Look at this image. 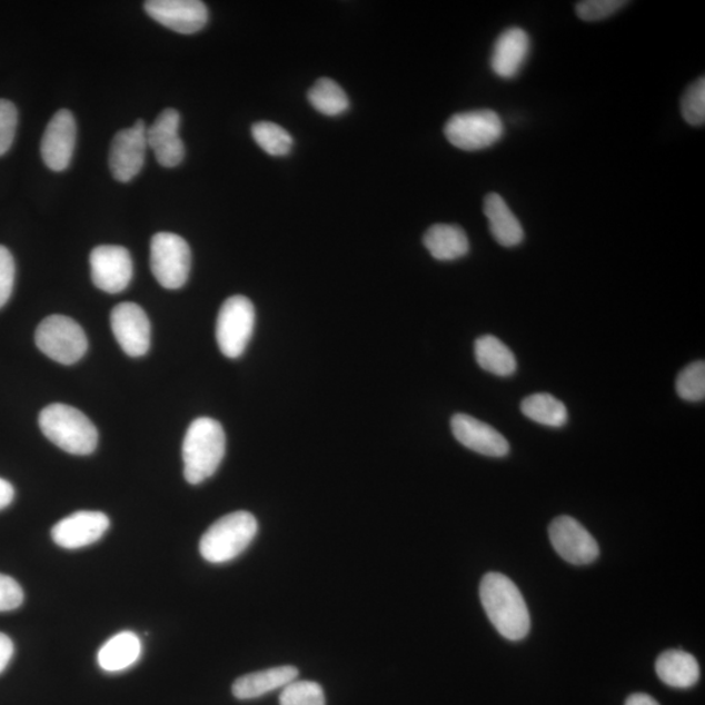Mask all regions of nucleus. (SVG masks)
Instances as JSON below:
<instances>
[{
	"label": "nucleus",
	"mask_w": 705,
	"mask_h": 705,
	"mask_svg": "<svg viewBox=\"0 0 705 705\" xmlns=\"http://www.w3.org/2000/svg\"><path fill=\"white\" fill-rule=\"evenodd\" d=\"M479 597L487 618L497 632L508 641L519 642L529 634L530 615L516 584L499 573L484 576Z\"/></svg>",
	"instance_id": "f257e3e1"
},
{
	"label": "nucleus",
	"mask_w": 705,
	"mask_h": 705,
	"mask_svg": "<svg viewBox=\"0 0 705 705\" xmlns=\"http://www.w3.org/2000/svg\"><path fill=\"white\" fill-rule=\"evenodd\" d=\"M227 451V437L214 418L195 419L183 439L182 455L187 483L199 485L219 469Z\"/></svg>",
	"instance_id": "f03ea898"
},
{
	"label": "nucleus",
	"mask_w": 705,
	"mask_h": 705,
	"mask_svg": "<svg viewBox=\"0 0 705 705\" xmlns=\"http://www.w3.org/2000/svg\"><path fill=\"white\" fill-rule=\"evenodd\" d=\"M39 424L44 437L71 455H91L99 445V431L91 419L70 405H49Z\"/></svg>",
	"instance_id": "7ed1b4c3"
},
{
	"label": "nucleus",
	"mask_w": 705,
	"mask_h": 705,
	"mask_svg": "<svg viewBox=\"0 0 705 705\" xmlns=\"http://www.w3.org/2000/svg\"><path fill=\"white\" fill-rule=\"evenodd\" d=\"M258 534V522L247 512L221 517L202 535L199 544L201 557L209 564H227L241 555Z\"/></svg>",
	"instance_id": "20e7f679"
},
{
	"label": "nucleus",
	"mask_w": 705,
	"mask_h": 705,
	"mask_svg": "<svg viewBox=\"0 0 705 705\" xmlns=\"http://www.w3.org/2000/svg\"><path fill=\"white\" fill-rule=\"evenodd\" d=\"M36 345L58 364L73 365L85 357L88 339L77 321L63 315L44 318L36 331Z\"/></svg>",
	"instance_id": "39448f33"
},
{
	"label": "nucleus",
	"mask_w": 705,
	"mask_h": 705,
	"mask_svg": "<svg viewBox=\"0 0 705 705\" xmlns=\"http://www.w3.org/2000/svg\"><path fill=\"white\" fill-rule=\"evenodd\" d=\"M505 125L494 110L460 112L448 119L446 138L461 151L475 152L490 148L504 138Z\"/></svg>",
	"instance_id": "423d86ee"
},
{
	"label": "nucleus",
	"mask_w": 705,
	"mask_h": 705,
	"mask_svg": "<svg viewBox=\"0 0 705 705\" xmlns=\"http://www.w3.org/2000/svg\"><path fill=\"white\" fill-rule=\"evenodd\" d=\"M151 269L165 289H179L189 280L191 250L175 232H157L151 241Z\"/></svg>",
	"instance_id": "0eeeda50"
},
{
	"label": "nucleus",
	"mask_w": 705,
	"mask_h": 705,
	"mask_svg": "<svg viewBox=\"0 0 705 705\" xmlns=\"http://www.w3.org/2000/svg\"><path fill=\"white\" fill-rule=\"evenodd\" d=\"M255 327V309L249 298L232 296L221 306L216 322V340L225 357L244 355Z\"/></svg>",
	"instance_id": "6e6552de"
},
{
	"label": "nucleus",
	"mask_w": 705,
	"mask_h": 705,
	"mask_svg": "<svg viewBox=\"0 0 705 705\" xmlns=\"http://www.w3.org/2000/svg\"><path fill=\"white\" fill-rule=\"evenodd\" d=\"M147 149V127L141 119L130 129L118 131L109 155L112 177L122 183L132 181L145 167Z\"/></svg>",
	"instance_id": "1a4fd4ad"
},
{
	"label": "nucleus",
	"mask_w": 705,
	"mask_h": 705,
	"mask_svg": "<svg viewBox=\"0 0 705 705\" xmlns=\"http://www.w3.org/2000/svg\"><path fill=\"white\" fill-rule=\"evenodd\" d=\"M549 537L555 552L568 564L584 566L598 558L596 539L574 517L559 516L554 519L549 527Z\"/></svg>",
	"instance_id": "9d476101"
},
{
	"label": "nucleus",
	"mask_w": 705,
	"mask_h": 705,
	"mask_svg": "<svg viewBox=\"0 0 705 705\" xmlns=\"http://www.w3.org/2000/svg\"><path fill=\"white\" fill-rule=\"evenodd\" d=\"M112 334L127 356L141 357L151 348V321L141 307L132 302L119 304L110 315Z\"/></svg>",
	"instance_id": "9b49d317"
},
{
	"label": "nucleus",
	"mask_w": 705,
	"mask_h": 705,
	"mask_svg": "<svg viewBox=\"0 0 705 705\" xmlns=\"http://www.w3.org/2000/svg\"><path fill=\"white\" fill-rule=\"evenodd\" d=\"M92 281L100 290L117 295L129 287L133 267L129 250L122 246H99L91 258Z\"/></svg>",
	"instance_id": "f8f14e48"
},
{
	"label": "nucleus",
	"mask_w": 705,
	"mask_h": 705,
	"mask_svg": "<svg viewBox=\"0 0 705 705\" xmlns=\"http://www.w3.org/2000/svg\"><path fill=\"white\" fill-rule=\"evenodd\" d=\"M77 122L72 112L58 110L51 118L41 141V156L44 165L52 171H63L70 167L75 146H77Z\"/></svg>",
	"instance_id": "ddd939ff"
},
{
	"label": "nucleus",
	"mask_w": 705,
	"mask_h": 705,
	"mask_svg": "<svg viewBox=\"0 0 705 705\" xmlns=\"http://www.w3.org/2000/svg\"><path fill=\"white\" fill-rule=\"evenodd\" d=\"M145 10L161 26L181 34L197 33L208 21L207 6L199 0H148Z\"/></svg>",
	"instance_id": "4468645a"
},
{
	"label": "nucleus",
	"mask_w": 705,
	"mask_h": 705,
	"mask_svg": "<svg viewBox=\"0 0 705 705\" xmlns=\"http://www.w3.org/2000/svg\"><path fill=\"white\" fill-rule=\"evenodd\" d=\"M109 517L99 512H78L64 517L51 529L52 542L63 549H81L107 534Z\"/></svg>",
	"instance_id": "2eb2a0df"
},
{
	"label": "nucleus",
	"mask_w": 705,
	"mask_h": 705,
	"mask_svg": "<svg viewBox=\"0 0 705 705\" xmlns=\"http://www.w3.org/2000/svg\"><path fill=\"white\" fill-rule=\"evenodd\" d=\"M181 116L176 109H165L149 129L148 148L155 152L156 160L163 168H176L185 159V145L179 137Z\"/></svg>",
	"instance_id": "dca6fc26"
},
{
	"label": "nucleus",
	"mask_w": 705,
	"mask_h": 705,
	"mask_svg": "<svg viewBox=\"0 0 705 705\" xmlns=\"http://www.w3.org/2000/svg\"><path fill=\"white\" fill-rule=\"evenodd\" d=\"M451 430L457 441L479 455L504 457L509 453V444L504 435L469 415H455Z\"/></svg>",
	"instance_id": "f3484780"
},
{
	"label": "nucleus",
	"mask_w": 705,
	"mask_h": 705,
	"mask_svg": "<svg viewBox=\"0 0 705 705\" xmlns=\"http://www.w3.org/2000/svg\"><path fill=\"white\" fill-rule=\"evenodd\" d=\"M529 52V34L522 28L507 29L494 43L490 59L493 72L502 79H515L527 62Z\"/></svg>",
	"instance_id": "a211bd4d"
},
{
	"label": "nucleus",
	"mask_w": 705,
	"mask_h": 705,
	"mask_svg": "<svg viewBox=\"0 0 705 705\" xmlns=\"http://www.w3.org/2000/svg\"><path fill=\"white\" fill-rule=\"evenodd\" d=\"M298 674L297 667L289 665L246 674L232 684L231 692L239 701L257 699V697L289 685L290 682L298 678Z\"/></svg>",
	"instance_id": "6ab92c4d"
},
{
	"label": "nucleus",
	"mask_w": 705,
	"mask_h": 705,
	"mask_svg": "<svg viewBox=\"0 0 705 705\" xmlns=\"http://www.w3.org/2000/svg\"><path fill=\"white\" fill-rule=\"evenodd\" d=\"M484 212L489 220V229L495 241L500 246L515 247L524 241V230L517 217L499 193L487 195Z\"/></svg>",
	"instance_id": "aec40b11"
},
{
	"label": "nucleus",
	"mask_w": 705,
	"mask_h": 705,
	"mask_svg": "<svg viewBox=\"0 0 705 705\" xmlns=\"http://www.w3.org/2000/svg\"><path fill=\"white\" fill-rule=\"evenodd\" d=\"M658 678L673 688H689L701 678V666L685 651L671 649L659 655L656 662Z\"/></svg>",
	"instance_id": "412c9836"
},
{
	"label": "nucleus",
	"mask_w": 705,
	"mask_h": 705,
	"mask_svg": "<svg viewBox=\"0 0 705 705\" xmlns=\"http://www.w3.org/2000/svg\"><path fill=\"white\" fill-rule=\"evenodd\" d=\"M141 652L140 637L132 632H122L102 645L97 655V663L105 672L119 673L137 664Z\"/></svg>",
	"instance_id": "4be33fe9"
},
{
	"label": "nucleus",
	"mask_w": 705,
	"mask_h": 705,
	"mask_svg": "<svg viewBox=\"0 0 705 705\" xmlns=\"http://www.w3.org/2000/svg\"><path fill=\"white\" fill-rule=\"evenodd\" d=\"M424 245L434 259L453 261L469 252V239L457 225L437 224L425 232Z\"/></svg>",
	"instance_id": "5701e85b"
},
{
	"label": "nucleus",
	"mask_w": 705,
	"mask_h": 705,
	"mask_svg": "<svg viewBox=\"0 0 705 705\" xmlns=\"http://www.w3.org/2000/svg\"><path fill=\"white\" fill-rule=\"evenodd\" d=\"M476 361L487 373L498 377H512L517 369L516 358L512 349L497 337L485 335L475 344Z\"/></svg>",
	"instance_id": "b1692460"
},
{
	"label": "nucleus",
	"mask_w": 705,
	"mask_h": 705,
	"mask_svg": "<svg viewBox=\"0 0 705 705\" xmlns=\"http://www.w3.org/2000/svg\"><path fill=\"white\" fill-rule=\"evenodd\" d=\"M520 409L525 417L539 425L562 427L567 424L566 405L550 394H534L525 397Z\"/></svg>",
	"instance_id": "393cba45"
},
{
	"label": "nucleus",
	"mask_w": 705,
	"mask_h": 705,
	"mask_svg": "<svg viewBox=\"0 0 705 705\" xmlns=\"http://www.w3.org/2000/svg\"><path fill=\"white\" fill-rule=\"evenodd\" d=\"M309 101L315 110L327 117L341 116L349 108V99L336 81L322 78L315 82L309 92Z\"/></svg>",
	"instance_id": "a878e982"
},
{
	"label": "nucleus",
	"mask_w": 705,
	"mask_h": 705,
	"mask_svg": "<svg viewBox=\"0 0 705 705\" xmlns=\"http://www.w3.org/2000/svg\"><path fill=\"white\" fill-rule=\"evenodd\" d=\"M252 138L269 156H287L291 151L292 138L281 126L272 122H258L252 126Z\"/></svg>",
	"instance_id": "bb28decb"
},
{
	"label": "nucleus",
	"mask_w": 705,
	"mask_h": 705,
	"mask_svg": "<svg viewBox=\"0 0 705 705\" xmlns=\"http://www.w3.org/2000/svg\"><path fill=\"white\" fill-rule=\"evenodd\" d=\"M280 705H326V696L317 682L295 679L282 688Z\"/></svg>",
	"instance_id": "cd10ccee"
},
{
	"label": "nucleus",
	"mask_w": 705,
	"mask_h": 705,
	"mask_svg": "<svg viewBox=\"0 0 705 705\" xmlns=\"http://www.w3.org/2000/svg\"><path fill=\"white\" fill-rule=\"evenodd\" d=\"M675 389L681 399L686 401H702L705 397V364L696 361L685 367L677 378Z\"/></svg>",
	"instance_id": "c85d7f7f"
},
{
	"label": "nucleus",
	"mask_w": 705,
	"mask_h": 705,
	"mask_svg": "<svg viewBox=\"0 0 705 705\" xmlns=\"http://www.w3.org/2000/svg\"><path fill=\"white\" fill-rule=\"evenodd\" d=\"M682 116L688 125L699 127L705 123V80L697 79L687 88L681 102Z\"/></svg>",
	"instance_id": "c756f323"
},
{
	"label": "nucleus",
	"mask_w": 705,
	"mask_h": 705,
	"mask_svg": "<svg viewBox=\"0 0 705 705\" xmlns=\"http://www.w3.org/2000/svg\"><path fill=\"white\" fill-rule=\"evenodd\" d=\"M625 0H585L577 3L576 13L584 21H599L624 9Z\"/></svg>",
	"instance_id": "7c9ffc66"
},
{
	"label": "nucleus",
	"mask_w": 705,
	"mask_h": 705,
	"mask_svg": "<svg viewBox=\"0 0 705 705\" xmlns=\"http://www.w3.org/2000/svg\"><path fill=\"white\" fill-rule=\"evenodd\" d=\"M18 127V110L9 100L0 99V156L10 151Z\"/></svg>",
	"instance_id": "2f4dec72"
},
{
	"label": "nucleus",
	"mask_w": 705,
	"mask_h": 705,
	"mask_svg": "<svg viewBox=\"0 0 705 705\" xmlns=\"http://www.w3.org/2000/svg\"><path fill=\"white\" fill-rule=\"evenodd\" d=\"M14 260L12 254L4 246H0V309L10 301L14 285Z\"/></svg>",
	"instance_id": "473e14b6"
},
{
	"label": "nucleus",
	"mask_w": 705,
	"mask_h": 705,
	"mask_svg": "<svg viewBox=\"0 0 705 705\" xmlns=\"http://www.w3.org/2000/svg\"><path fill=\"white\" fill-rule=\"evenodd\" d=\"M24 602V592L12 577L0 574V612L18 609Z\"/></svg>",
	"instance_id": "72a5a7b5"
},
{
	"label": "nucleus",
	"mask_w": 705,
	"mask_h": 705,
	"mask_svg": "<svg viewBox=\"0 0 705 705\" xmlns=\"http://www.w3.org/2000/svg\"><path fill=\"white\" fill-rule=\"evenodd\" d=\"M14 654L13 643L9 636L0 633V674L9 666Z\"/></svg>",
	"instance_id": "f704fd0d"
},
{
	"label": "nucleus",
	"mask_w": 705,
	"mask_h": 705,
	"mask_svg": "<svg viewBox=\"0 0 705 705\" xmlns=\"http://www.w3.org/2000/svg\"><path fill=\"white\" fill-rule=\"evenodd\" d=\"M13 498V486L9 481H6V479L0 478V509L9 507L12 504Z\"/></svg>",
	"instance_id": "c9c22d12"
},
{
	"label": "nucleus",
	"mask_w": 705,
	"mask_h": 705,
	"mask_svg": "<svg viewBox=\"0 0 705 705\" xmlns=\"http://www.w3.org/2000/svg\"><path fill=\"white\" fill-rule=\"evenodd\" d=\"M625 705H659L654 697L647 694H634L628 697Z\"/></svg>",
	"instance_id": "e433bc0d"
}]
</instances>
